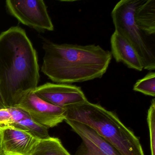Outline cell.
Segmentation results:
<instances>
[{
    "label": "cell",
    "mask_w": 155,
    "mask_h": 155,
    "mask_svg": "<svg viewBox=\"0 0 155 155\" xmlns=\"http://www.w3.org/2000/svg\"><path fill=\"white\" fill-rule=\"evenodd\" d=\"M36 50L25 31L12 27L0 34V91L7 108L14 107L39 81Z\"/></svg>",
    "instance_id": "obj_1"
},
{
    "label": "cell",
    "mask_w": 155,
    "mask_h": 155,
    "mask_svg": "<svg viewBox=\"0 0 155 155\" xmlns=\"http://www.w3.org/2000/svg\"><path fill=\"white\" fill-rule=\"evenodd\" d=\"M41 71L56 83L70 84L101 78L112 59L111 52L95 45L54 43L43 40Z\"/></svg>",
    "instance_id": "obj_2"
},
{
    "label": "cell",
    "mask_w": 155,
    "mask_h": 155,
    "mask_svg": "<svg viewBox=\"0 0 155 155\" xmlns=\"http://www.w3.org/2000/svg\"><path fill=\"white\" fill-rule=\"evenodd\" d=\"M64 109L65 120L90 127L121 155H145L139 139L114 112L88 100Z\"/></svg>",
    "instance_id": "obj_3"
},
{
    "label": "cell",
    "mask_w": 155,
    "mask_h": 155,
    "mask_svg": "<svg viewBox=\"0 0 155 155\" xmlns=\"http://www.w3.org/2000/svg\"><path fill=\"white\" fill-rule=\"evenodd\" d=\"M139 0H121L111 12L115 31L125 38L137 51L143 69H155V56L135 21V10Z\"/></svg>",
    "instance_id": "obj_4"
},
{
    "label": "cell",
    "mask_w": 155,
    "mask_h": 155,
    "mask_svg": "<svg viewBox=\"0 0 155 155\" xmlns=\"http://www.w3.org/2000/svg\"><path fill=\"white\" fill-rule=\"evenodd\" d=\"M9 12L21 23L39 31H52L54 26L42 0H8Z\"/></svg>",
    "instance_id": "obj_5"
},
{
    "label": "cell",
    "mask_w": 155,
    "mask_h": 155,
    "mask_svg": "<svg viewBox=\"0 0 155 155\" xmlns=\"http://www.w3.org/2000/svg\"><path fill=\"white\" fill-rule=\"evenodd\" d=\"M14 107L24 110L31 119L48 129L56 127L66 119L65 109L40 98L33 91L26 94Z\"/></svg>",
    "instance_id": "obj_6"
},
{
    "label": "cell",
    "mask_w": 155,
    "mask_h": 155,
    "mask_svg": "<svg viewBox=\"0 0 155 155\" xmlns=\"http://www.w3.org/2000/svg\"><path fill=\"white\" fill-rule=\"evenodd\" d=\"M33 92L43 100L62 108L87 101L80 87L71 84L47 82Z\"/></svg>",
    "instance_id": "obj_7"
},
{
    "label": "cell",
    "mask_w": 155,
    "mask_h": 155,
    "mask_svg": "<svg viewBox=\"0 0 155 155\" xmlns=\"http://www.w3.org/2000/svg\"><path fill=\"white\" fill-rule=\"evenodd\" d=\"M65 122L82 140L74 155H121L109 142L90 127L73 120Z\"/></svg>",
    "instance_id": "obj_8"
},
{
    "label": "cell",
    "mask_w": 155,
    "mask_h": 155,
    "mask_svg": "<svg viewBox=\"0 0 155 155\" xmlns=\"http://www.w3.org/2000/svg\"><path fill=\"white\" fill-rule=\"evenodd\" d=\"M38 140L28 131L12 125L0 127L2 150L6 155H29Z\"/></svg>",
    "instance_id": "obj_9"
},
{
    "label": "cell",
    "mask_w": 155,
    "mask_h": 155,
    "mask_svg": "<svg viewBox=\"0 0 155 155\" xmlns=\"http://www.w3.org/2000/svg\"><path fill=\"white\" fill-rule=\"evenodd\" d=\"M111 55L117 62H123L128 68L138 71L143 64L137 51L122 35L115 31L110 38Z\"/></svg>",
    "instance_id": "obj_10"
},
{
    "label": "cell",
    "mask_w": 155,
    "mask_h": 155,
    "mask_svg": "<svg viewBox=\"0 0 155 155\" xmlns=\"http://www.w3.org/2000/svg\"><path fill=\"white\" fill-rule=\"evenodd\" d=\"M134 19L137 26L147 35L155 33V0L140 1L136 8Z\"/></svg>",
    "instance_id": "obj_11"
},
{
    "label": "cell",
    "mask_w": 155,
    "mask_h": 155,
    "mask_svg": "<svg viewBox=\"0 0 155 155\" xmlns=\"http://www.w3.org/2000/svg\"><path fill=\"white\" fill-rule=\"evenodd\" d=\"M29 155H71L58 138L38 140Z\"/></svg>",
    "instance_id": "obj_12"
},
{
    "label": "cell",
    "mask_w": 155,
    "mask_h": 155,
    "mask_svg": "<svg viewBox=\"0 0 155 155\" xmlns=\"http://www.w3.org/2000/svg\"><path fill=\"white\" fill-rule=\"evenodd\" d=\"M11 125L26 130L38 140L46 139L51 137L48 128L37 123L30 117Z\"/></svg>",
    "instance_id": "obj_13"
},
{
    "label": "cell",
    "mask_w": 155,
    "mask_h": 155,
    "mask_svg": "<svg viewBox=\"0 0 155 155\" xmlns=\"http://www.w3.org/2000/svg\"><path fill=\"white\" fill-rule=\"evenodd\" d=\"M133 89L147 96L155 97V72H149L143 78L139 80L134 85Z\"/></svg>",
    "instance_id": "obj_14"
},
{
    "label": "cell",
    "mask_w": 155,
    "mask_h": 155,
    "mask_svg": "<svg viewBox=\"0 0 155 155\" xmlns=\"http://www.w3.org/2000/svg\"><path fill=\"white\" fill-rule=\"evenodd\" d=\"M147 121L149 131L151 155H155V99H153L148 110Z\"/></svg>",
    "instance_id": "obj_15"
},
{
    "label": "cell",
    "mask_w": 155,
    "mask_h": 155,
    "mask_svg": "<svg viewBox=\"0 0 155 155\" xmlns=\"http://www.w3.org/2000/svg\"><path fill=\"white\" fill-rule=\"evenodd\" d=\"M8 108L12 117L13 124L30 117L27 112L19 108L12 107Z\"/></svg>",
    "instance_id": "obj_16"
},
{
    "label": "cell",
    "mask_w": 155,
    "mask_h": 155,
    "mask_svg": "<svg viewBox=\"0 0 155 155\" xmlns=\"http://www.w3.org/2000/svg\"><path fill=\"white\" fill-rule=\"evenodd\" d=\"M13 124L8 108L0 109V127Z\"/></svg>",
    "instance_id": "obj_17"
},
{
    "label": "cell",
    "mask_w": 155,
    "mask_h": 155,
    "mask_svg": "<svg viewBox=\"0 0 155 155\" xmlns=\"http://www.w3.org/2000/svg\"><path fill=\"white\" fill-rule=\"evenodd\" d=\"M7 107L4 102L3 100V98L2 96L1 93V91H0V109H1L7 108Z\"/></svg>",
    "instance_id": "obj_18"
},
{
    "label": "cell",
    "mask_w": 155,
    "mask_h": 155,
    "mask_svg": "<svg viewBox=\"0 0 155 155\" xmlns=\"http://www.w3.org/2000/svg\"><path fill=\"white\" fill-rule=\"evenodd\" d=\"M0 155H6L5 154H4V152L2 151V150L1 152H0Z\"/></svg>",
    "instance_id": "obj_19"
},
{
    "label": "cell",
    "mask_w": 155,
    "mask_h": 155,
    "mask_svg": "<svg viewBox=\"0 0 155 155\" xmlns=\"http://www.w3.org/2000/svg\"><path fill=\"white\" fill-rule=\"evenodd\" d=\"M2 150L1 144V142H0V152Z\"/></svg>",
    "instance_id": "obj_20"
}]
</instances>
